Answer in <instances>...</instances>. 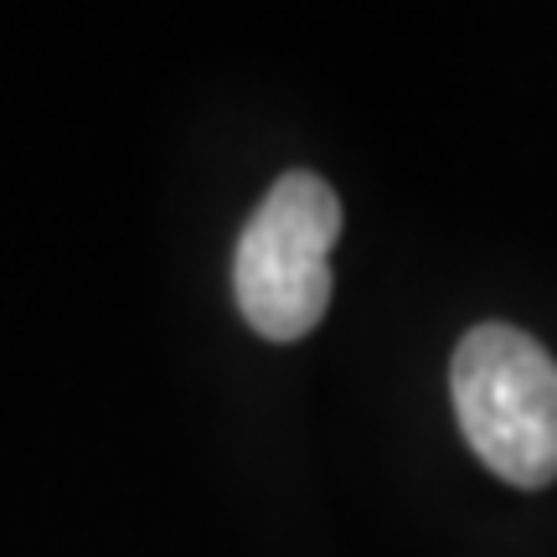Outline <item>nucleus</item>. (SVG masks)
I'll return each mask as SVG.
<instances>
[{
  "mask_svg": "<svg viewBox=\"0 0 557 557\" xmlns=\"http://www.w3.org/2000/svg\"><path fill=\"white\" fill-rule=\"evenodd\" d=\"M459 434L506 485L557 480V361L517 325H475L449 367Z\"/></svg>",
  "mask_w": 557,
  "mask_h": 557,
  "instance_id": "obj_1",
  "label": "nucleus"
},
{
  "mask_svg": "<svg viewBox=\"0 0 557 557\" xmlns=\"http://www.w3.org/2000/svg\"><path fill=\"white\" fill-rule=\"evenodd\" d=\"M341 201L310 171H289L248 218L233 253V295L263 341L310 336L331 305V248Z\"/></svg>",
  "mask_w": 557,
  "mask_h": 557,
  "instance_id": "obj_2",
  "label": "nucleus"
}]
</instances>
